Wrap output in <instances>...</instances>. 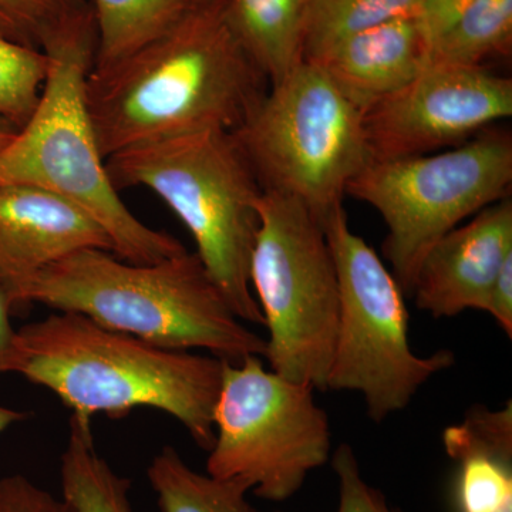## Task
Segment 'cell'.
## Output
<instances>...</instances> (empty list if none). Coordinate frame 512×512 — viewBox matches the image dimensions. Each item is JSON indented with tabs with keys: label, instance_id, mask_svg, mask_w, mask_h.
Listing matches in <instances>:
<instances>
[{
	"label": "cell",
	"instance_id": "6da1fadb",
	"mask_svg": "<svg viewBox=\"0 0 512 512\" xmlns=\"http://www.w3.org/2000/svg\"><path fill=\"white\" fill-rule=\"evenodd\" d=\"M228 18V0H191L136 53L90 70L86 103L104 157L205 130L235 133L269 90Z\"/></svg>",
	"mask_w": 512,
	"mask_h": 512
},
{
	"label": "cell",
	"instance_id": "7a4b0ae2",
	"mask_svg": "<svg viewBox=\"0 0 512 512\" xmlns=\"http://www.w3.org/2000/svg\"><path fill=\"white\" fill-rule=\"evenodd\" d=\"M225 360L151 345L59 312L18 330L13 373L46 387L92 431V419H121L151 407L180 421L202 450L215 440L214 410Z\"/></svg>",
	"mask_w": 512,
	"mask_h": 512
},
{
	"label": "cell",
	"instance_id": "3957f363",
	"mask_svg": "<svg viewBox=\"0 0 512 512\" xmlns=\"http://www.w3.org/2000/svg\"><path fill=\"white\" fill-rule=\"evenodd\" d=\"M83 249L47 266L16 295V311L40 303L160 348L200 349L227 362L264 357L266 342L245 326L190 252L156 264H130Z\"/></svg>",
	"mask_w": 512,
	"mask_h": 512
},
{
	"label": "cell",
	"instance_id": "277c9868",
	"mask_svg": "<svg viewBox=\"0 0 512 512\" xmlns=\"http://www.w3.org/2000/svg\"><path fill=\"white\" fill-rule=\"evenodd\" d=\"M117 191L148 188L180 218L202 265L244 322L264 325L249 282L264 188L235 133L205 130L106 158Z\"/></svg>",
	"mask_w": 512,
	"mask_h": 512
},
{
	"label": "cell",
	"instance_id": "5b68a950",
	"mask_svg": "<svg viewBox=\"0 0 512 512\" xmlns=\"http://www.w3.org/2000/svg\"><path fill=\"white\" fill-rule=\"evenodd\" d=\"M97 42V36L84 37L47 55L49 73L39 106L0 150V187L28 185L52 192L99 222L117 258L156 264L187 249L138 220L111 183L86 103Z\"/></svg>",
	"mask_w": 512,
	"mask_h": 512
},
{
	"label": "cell",
	"instance_id": "8992f818",
	"mask_svg": "<svg viewBox=\"0 0 512 512\" xmlns=\"http://www.w3.org/2000/svg\"><path fill=\"white\" fill-rule=\"evenodd\" d=\"M235 136L264 191L295 198L322 227L373 163L363 111L311 62L269 86Z\"/></svg>",
	"mask_w": 512,
	"mask_h": 512
},
{
	"label": "cell",
	"instance_id": "52a82bcc",
	"mask_svg": "<svg viewBox=\"0 0 512 512\" xmlns=\"http://www.w3.org/2000/svg\"><path fill=\"white\" fill-rule=\"evenodd\" d=\"M249 282L268 329L269 369L328 390L340 293L325 228L295 198L265 191Z\"/></svg>",
	"mask_w": 512,
	"mask_h": 512
},
{
	"label": "cell",
	"instance_id": "ba28073f",
	"mask_svg": "<svg viewBox=\"0 0 512 512\" xmlns=\"http://www.w3.org/2000/svg\"><path fill=\"white\" fill-rule=\"evenodd\" d=\"M512 137L488 127L441 153L373 161L346 195L369 204L387 227L384 258L404 295L430 248L471 215L510 197Z\"/></svg>",
	"mask_w": 512,
	"mask_h": 512
},
{
	"label": "cell",
	"instance_id": "9c48e42d",
	"mask_svg": "<svg viewBox=\"0 0 512 512\" xmlns=\"http://www.w3.org/2000/svg\"><path fill=\"white\" fill-rule=\"evenodd\" d=\"M339 278L338 333L328 390L365 399L375 423L402 412L431 377L454 365L450 350L419 356L410 348L404 292L375 249L349 227L340 207L323 225Z\"/></svg>",
	"mask_w": 512,
	"mask_h": 512
},
{
	"label": "cell",
	"instance_id": "30bf717a",
	"mask_svg": "<svg viewBox=\"0 0 512 512\" xmlns=\"http://www.w3.org/2000/svg\"><path fill=\"white\" fill-rule=\"evenodd\" d=\"M315 390L266 369L259 356L225 360L207 474L238 478L256 497H293L330 457V424Z\"/></svg>",
	"mask_w": 512,
	"mask_h": 512
},
{
	"label": "cell",
	"instance_id": "8fae6325",
	"mask_svg": "<svg viewBox=\"0 0 512 512\" xmlns=\"http://www.w3.org/2000/svg\"><path fill=\"white\" fill-rule=\"evenodd\" d=\"M512 116V80L485 67L426 66L363 111L373 161L400 160L457 147Z\"/></svg>",
	"mask_w": 512,
	"mask_h": 512
},
{
	"label": "cell",
	"instance_id": "7c38bea8",
	"mask_svg": "<svg viewBox=\"0 0 512 512\" xmlns=\"http://www.w3.org/2000/svg\"><path fill=\"white\" fill-rule=\"evenodd\" d=\"M512 256L511 197L488 205L473 220L437 241L417 269L410 296L433 318L487 311L491 289Z\"/></svg>",
	"mask_w": 512,
	"mask_h": 512
},
{
	"label": "cell",
	"instance_id": "4fadbf2b",
	"mask_svg": "<svg viewBox=\"0 0 512 512\" xmlns=\"http://www.w3.org/2000/svg\"><path fill=\"white\" fill-rule=\"evenodd\" d=\"M83 249L113 252L109 235L89 214L40 188L0 187V281L15 309L30 278Z\"/></svg>",
	"mask_w": 512,
	"mask_h": 512
},
{
	"label": "cell",
	"instance_id": "5bb4252c",
	"mask_svg": "<svg viewBox=\"0 0 512 512\" xmlns=\"http://www.w3.org/2000/svg\"><path fill=\"white\" fill-rule=\"evenodd\" d=\"M426 57L427 43L416 18L407 16L346 37L309 62L366 111L412 82L426 67Z\"/></svg>",
	"mask_w": 512,
	"mask_h": 512
},
{
	"label": "cell",
	"instance_id": "9a60e30c",
	"mask_svg": "<svg viewBox=\"0 0 512 512\" xmlns=\"http://www.w3.org/2000/svg\"><path fill=\"white\" fill-rule=\"evenodd\" d=\"M447 456L458 464V512H512V402L468 410L443 433Z\"/></svg>",
	"mask_w": 512,
	"mask_h": 512
},
{
	"label": "cell",
	"instance_id": "2e32d148",
	"mask_svg": "<svg viewBox=\"0 0 512 512\" xmlns=\"http://www.w3.org/2000/svg\"><path fill=\"white\" fill-rule=\"evenodd\" d=\"M308 0H228V18L269 84L303 62Z\"/></svg>",
	"mask_w": 512,
	"mask_h": 512
},
{
	"label": "cell",
	"instance_id": "e0dca14e",
	"mask_svg": "<svg viewBox=\"0 0 512 512\" xmlns=\"http://www.w3.org/2000/svg\"><path fill=\"white\" fill-rule=\"evenodd\" d=\"M147 477L161 512H261L248 501L251 485L197 473L170 446L151 460Z\"/></svg>",
	"mask_w": 512,
	"mask_h": 512
},
{
	"label": "cell",
	"instance_id": "ac0fdd59",
	"mask_svg": "<svg viewBox=\"0 0 512 512\" xmlns=\"http://www.w3.org/2000/svg\"><path fill=\"white\" fill-rule=\"evenodd\" d=\"M512 49V0H476L427 49L426 66L485 67Z\"/></svg>",
	"mask_w": 512,
	"mask_h": 512
},
{
	"label": "cell",
	"instance_id": "d6986e66",
	"mask_svg": "<svg viewBox=\"0 0 512 512\" xmlns=\"http://www.w3.org/2000/svg\"><path fill=\"white\" fill-rule=\"evenodd\" d=\"M97 52L92 70H104L153 42L183 15L191 0H92Z\"/></svg>",
	"mask_w": 512,
	"mask_h": 512
},
{
	"label": "cell",
	"instance_id": "ffe728a7",
	"mask_svg": "<svg viewBox=\"0 0 512 512\" xmlns=\"http://www.w3.org/2000/svg\"><path fill=\"white\" fill-rule=\"evenodd\" d=\"M96 35L89 0H0V37L16 45L52 55Z\"/></svg>",
	"mask_w": 512,
	"mask_h": 512
},
{
	"label": "cell",
	"instance_id": "44dd1931",
	"mask_svg": "<svg viewBox=\"0 0 512 512\" xmlns=\"http://www.w3.org/2000/svg\"><path fill=\"white\" fill-rule=\"evenodd\" d=\"M62 498L76 512H133L130 480L94 447L92 431L70 420L69 443L60 458Z\"/></svg>",
	"mask_w": 512,
	"mask_h": 512
},
{
	"label": "cell",
	"instance_id": "7402d4cb",
	"mask_svg": "<svg viewBox=\"0 0 512 512\" xmlns=\"http://www.w3.org/2000/svg\"><path fill=\"white\" fill-rule=\"evenodd\" d=\"M419 3L420 0H308L303 62L316 59L355 33L416 15Z\"/></svg>",
	"mask_w": 512,
	"mask_h": 512
},
{
	"label": "cell",
	"instance_id": "603a6c76",
	"mask_svg": "<svg viewBox=\"0 0 512 512\" xmlns=\"http://www.w3.org/2000/svg\"><path fill=\"white\" fill-rule=\"evenodd\" d=\"M50 59L39 50L0 37V126L18 131L35 113Z\"/></svg>",
	"mask_w": 512,
	"mask_h": 512
},
{
	"label": "cell",
	"instance_id": "cb8c5ba5",
	"mask_svg": "<svg viewBox=\"0 0 512 512\" xmlns=\"http://www.w3.org/2000/svg\"><path fill=\"white\" fill-rule=\"evenodd\" d=\"M332 466L339 480L338 512H399L389 507L379 490L366 483L349 444L338 447Z\"/></svg>",
	"mask_w": 512,
	"mask_h": 512
},
{
	"label": "cell",
	"instance_id": "d4e9b609",
	"mask_svg": "<svg viewBox=\"0 0 512 512\" xmlns=\"http://www.w3.org/2000/svg\"><path fill=\"white\" fill-rule=\"evenodd\" d=\"M0 512H76L62 497L23 476L0 478Z\"/></svg>",
	"mask_w": 512,
	"mask_h": 512
},
{
	"label": "cell",
	"instance_id": "484cf974",
	"mask_svg": "<svg viewBox=\"0 0 512 512\" xmlns=\"http://www.w3.org/2000/svg\"><path fill=\"white\" fill-rule=\"evenodd\" d=\"M474 2L476 0H420L414 18L426 40L427 49Z\"/></svg>",
	"mask_w": 512,
	"mask_h": 512
},
{
	"label": "cell",
	"instance_id": "4316f807",
	"mask_svg": "<svg viewBox=\"0 0 512 512\" xmlns=\"http://www.w3.org/2000/svg\"><path fill=\"white\" fill-rule=\"evenodd\" d=\"M487 313L508 338H512V256L504 262L491 289Z\"/></svg>",
	"mask_w": 512,
	"mask_h": 512
},
{
	"label": "cell",
	"instance_id": "83f0119b",
	"mask_svg": "<svg viewBox=\"0 0 512 512\" xmlns=\"http://www.w3.org/2000/svg\"><path fill=\"white\" fill-rule=\"evenodd\" d=\"M15 302L6 285L0 281V375L13 373L16 357L18 330L12 326Z\"/></svg>",
	"mask_w": 512,
	"mask_h": 512
},
{
	"label": "cell",
	"instance_id": "f1b7e54d",
	"mask_svg": "<svg viewBox=\"0 0 512 512\" xmlns=\"http://www.w3.org/2000/svg\"><path fill=\"white\" fill-rule=\"evenodd\" d=\"M30 413L19 412V410L9 409V407L0 406V434L8 430L13 424L22 423L28 420Z\"/></svg>",
	"mask_w": 512,
	"mask_h": 512
},
{
	"label": "cell",
	"instance_id": "f546056e",
	"mask_svg": "<svg viewBox=\"0 0 512 512\" xmlns=\"http://www.w3.org/2000/svg\"><path fill=\"white\" fill-rule=\"evenodd\" d=\"M15 131L9 130V128L0 126V150L8 146L12 138L15 137Z\"/></svg>",
	"mask_w": 512,
	"mask_h": 512
}]
</instances>
